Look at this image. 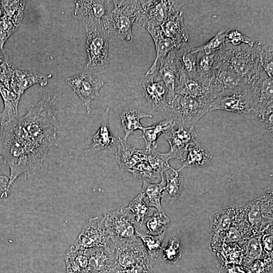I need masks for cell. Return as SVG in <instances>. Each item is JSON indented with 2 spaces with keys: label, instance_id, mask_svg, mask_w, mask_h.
<instances>
[{
  "label": "cell",
  "instance_id": "cell-2",
  "mask_svg": "<svg viewBox=\"0 0 273 273\" xmlns=\"http://www.w3.org/2000/svg\"><path fill=\"white\" fill-rule=\"evenodd\" d=\"M17 121L0 123V157L10 168L9 190L20 175L24 174L26 176L41 166L17 132L15 128Z\"/></svg>",
  "mask_w": 273,
  "mask_h": 273
},
{
  "label": "cell",
  "instance_id": "cell-14",
  "mask_svg": "<svg viewBox=\"0 0 273 273\" xmlns=\"http://www.w3.org/2000/svg\"><path fill=\"white\" fill-rule=\"evenodd\" d=\"M112 244L104 222V215L90 218L83 226L74 246L80 250L105 247Z\"/></svg>",
  "mask_w": 273,
  "mask_h": 273
},
{
  "label": "cell",
  "instance_id": "cell-47",
  "mask_svg": "<svg viewBox=\"0 0 273 273\" xmlns=\"http://www.w3.org/2000/svg\"><path fill=\"white\" fill-rule=\"evenodd\" d=\"M225 42L233 46H238L242 43L253 47L255 41L250 37L242 33L237 30H228L226 31Z\"/></svg>",
  "mask_w": 273,
  "mask_h": 273
},
{
  "label": "cell",
  "instance_id": "cell-20",
  "mask_svg": "<svg viewBox=\"0 0 273 273\" xmlns=\"http://www.w3.org/2000/svg\"><path fill=\"white\" fill-rule=\"evenodd\" d=\"M175 51L170 52L166 57L159 60L160 64L155 76V78L161 80L165 85L167 90V100L168 104L171 102L174 98L175 87L180 70Z\"/></svg>",
  "mask_w": 273,
  "mask_h": 273
},
{
  "label": "cell",
  "instance_id": "cell-40",
  "mask_svg": "<svg viewBox=\"0 0 273 273\" xmlns=\"http://www.w3.org/2000/svg\"><path fill=\"white\" fill-rule=\"evenodd\" d=\"M165 232L161 235L154 236L143 233L140 231L137 236L140 238L152 261L156 260L159 256L161 244L164 240Z\"/></svg>",
  "mask_w": 273,
  "mask_h": 273
},
{
  "label": "cell",
  "instance_id": "cell-38",
  "mask_svg": "<svg viewBox=\"0 0 273 273\" xmlns=\"http://www.w3.org/2000/svg\"><path fill=\"white\" fill-rule=\"evenodd\" d=\"M129 172L132 174L134 177L143 179L151 183H159L163 175L155 170L144 158L133 167Z\"/></svg>",
  "mask_w": 273,
  "mask_h": 273
},
{
  "label": "cell",
  "instance_id": "cell-1",
  "mask_svg": "<svg viewBox=\"0 0 273 273\" xmlns=\"http://www.w3.org/2000/svg\"><path fill=\"white\" fill-rule=\"evenodd\" d=\"M57 114L55 97L44 96L15 123L16 131L41 166L57 138Z\"/></svg>",
  "mask_w": 273,
  "mask_h": 273
},
{
  "label": "cell",
  "instance_id": "cell-28",
  "mask_svg": "<svg viewBox=\"0 0 273 273\" xmlns=\"http://www.w3.org/2000/svg\"><path fill=\"white\" fill-rule=\"evenodd\" d=\"M0 94L4 102V109L0 114V123H8L18 120V105L21 97L2 85H0Z\"/></svg>",
  "mask_w": 273,
  "mask_h": 273
},
{
  "label": "cell",
  "instance_id": "cell-34",
  "mask_svg": "<svg viewBox=\"0 0 273 273\" xmlns=\"http://www.w3.org/2000/svg\"><path fill=\"white\" fill-rule=\"evenodd\" d=\"M175 123L171 120H164L153 125L144 127L142 129L143 134L141 136L145 143L146 150L152 148H157V141L162 134H165L175 126Z\"/></svg>",
  "mask_w": 273,
  "mask_h": 273
},
{
  "label": "cell",
  "instance_id": "cell-10",
  "mask_svg": "<svg viewBox=\"0 0 273 273\" xmlns=\"http://www.w3.org/2000/svg\"><path fill=\"white\" fill-rule=\"evenodd\" d=\"M86 39L85 51L87 60L84 71L104 68L108 66L109 35L102 28L85 29Z\"/></svg>",
  "mask_w": 273,
  "mask_h": 273
},
{
  "label": "cell",
  "instance_id": "cell-49",
  "mask_svg": "<svg viewBox=\"0 0 273 273\" xmlns=\"http://www.w3.org/2000/svg\"><path fill=\"white\" fill-rule=\"evenodd\" d=\"M263 257H272V228L261 234Z\"/></svg>",
  "mask_w": 273,
  "mask_h": 273
},
{
  "label": "cell",
  "instance_id": "cell-32",
  "mask_svg": "<svg viewBox=\"0 0 273 273\" xmlns=\"http://www.w3.org/2000/svg\"><path fill=\"white\" fill-rule=\"evenodd\" d=\"M191 49L190 46L186 44L175 51V56L183 72L190 78L199 82L196 53H192Z\"/></svg>",
  "mask_w": 273,
  "mask_h": 273
},
{
  "label": "cell",
  "instance_id": "cell-35",
  "mask_svg": "<svg viewBox=\"0 0 273 273\" xmlns=\"http://www.w3.org/2000/svg\"><path fill=\"white\" fill-rule=\"evenodd\" d=\"M163 173L165 175L164 191L171 200H176L180 196L184 186V177L177 170L168 166Z\"/></svg>",
  "mask_w": 273,
  "mask_h": 273
},
{
  "label": "cell",
  "instance_id": "cell-4",
  "mask_svg": "<svg viewBox=\"0 0 273 273\" xmlns=\"http://www.w3.org/2000/svg\"><path fill=\"white\" fill-rule=\"evenodd\" d=\"M247 83L252 94L255 118L258 119L272 135V78L260 66L255 75Z\"/></svg>",
  "mask_w": 273,
  "mask_h": 273
},
{
  "label": "cell",
  "instance_id": "cell-29",
  "mask_svg": "<svg viewBox=\"0 0 273 273\" xmlns=\"http://www.w3.org/2000/svg\"><path fill=\"white\" fill-rule=\"evenodd\" d=\"M151 114H147L133 108H124L120 114L122 128L124 131L122 140L126 142L130 135L138 129L143 128L140 120L142 118H152Z\"/></svg>",
  "mask_w": 273,
  "mask_h": 273
},
{
  "label": "cell",
  "instance_id": "cell-43",
  "mask_svg": "<svg viewBox=\"0 0 273 273\" xmlns=\"http://www.w3.org/2000/svg\"><path fill=\"white\" fill-rule=\"evenodd\" d=\"M257 46L260 64L265 72L272 78L273 49L270 42H258Z\"/></svg>",
  "mask_w": 273,
  "mask_h": 273
},
{
  "label": "cell",
  "instance_id": "cell-5",
  "mask_svg": "<svg viewBox=\"0 0 273 273\" xmlns=\"http://www.w3.org/2000/svg\"><path fill=\"white\" fill-rule=\"evenodd\" d=\"M113 9L110 12L103 29L109 36L121 40H132V28L141 7V1H113Z\"/></svg>",
  "mask_w": 273,
  "mask_h": 273
},
{
  "label": "cell",
  "instance_id": "cell-6",
  "mask_svg": "<svg viewBox=\"0 0 273 273\" xmlns=\"http://www.w3.org/2000/svg\"><path fill=\"white\" fill-rule=\"evenodd\" d=\"M210 104L207 100L175 94L163 117L178 127L194 128L195 123L209 111Z\"/></svg>",
  "mask_w": 273,
  "mask_h": 273
},
{
  "label": "cell",
  "instance_id": "cell-31",
  "mask_svg": "<svg viewBox=\"0 0 273 273\" xmlns=\"http://www.w3.org/2000/svg\"><path fill=\"white\" fill-rule=\"evenodd\" d=\"M165 185L164 175L159 183H151L144 180L140 193L143 201L149 206L155 208L160 212H165L161 204Z\"/></svg>",
  "mask_w": 273,
  "mask_h": 273
},
{
  "label": "cell",
  "instance_id": "cell-16",
  "mask_svg": "<svg viewBox=\"0 0 273 273\" xmlns=\"http://www.w3.org/2000/svg\"><path fill=\"white\" fill-rule=\"evenodd\" d=\"M113 245L116 249V263L111 271H126L138 263L151 259L139 239Z\"/></svg>",
  "mask_w": 273,
  "mask_h": 273
},
{
  "label": "cell",
  "instance_id": "cell-42",
  "mask_svg": "<svg viewBox=\"0 0 273 273\" xmlns=\"http://www.w3.org/2000/svg\"><path fill=\"white\" fill-rule=\"evenodd\" d=\"M144 158L161 174H163L165 169L169 166L168 160L170 157L168 153H160L154 148L150 150L144 149Z\"/></svg>",
  "mask_w": 273,
  "mask_h": 273
},
{
  "label": "cell",
  "instance_id": "cell-48",
  "mask_svg": "<svg viewBox=\"0 0 273 273\" xmlns=\"http://www.w3.org/2000/svg\"><path fill=\"white\" fill-rule=\"evenodd\" d=\"M253 262L250 273H267L272 267V257H262Z\"/></svg>",
  "mask_w": 273,
  "mask_h": 273
},
{
  "label": "cell",
  "instance_id": "cell-52",
  "mask_svg": "<svg viewBox=\"0 0 273 273\" xmlns=\"http://www.w3.org/2000/svg\"><path fill=\"white\" fill-rule=\"evenodd\" d=\"M9 176L0 174V196L2 198L7 197L10 191L8 186Z\"/></svg>",
  "mask_w": 273,
  "mask_h": 273
},
{
  "label": "cell",
  "instance_id": "cell-17",
  "mask_svg": "<svg viewBox=\"0 0 273 273\" xmlns=\"http://www.w3.org/2000/svg\"><path fill=\"white\" fill-rule=\"evenodd\" d=\"M157 71L152 74H145L140 80L138 87L149 106L163 116L168 106L167 90L161 80H155Z\"/></svg>",
  "mask_w": 273,
  "mask_h": 273
},
{
  "label": "cell",
  "instance_id": "cell-36",
  "mask_svg": "<svg viewBox=\"0 0 273 273\" xmlns=\"http://www.w3.org/2000/svg\"><path fill=\"white\" fill-rule=\"evenodd\" d=\"M240 246L245 255L244 262H251L263 257V249L261 243V235H255L243 239L240 242Z\"/></svg>",
  "mask_w": 273,
  "mask_h": 273
},
{
  "label": "cell",
  "instance_id": "cell-19",
  "mask_svg": "<svg viewBox=\"0 0 273 273\" xmlns=\"http://www.w3.org/2000/svg\"><path fill=\"white\" fill-rule=\"evenodd\" d=\"M234 210L233 208L222 209L210 216V245L215 252H217L224 243L226 234L232 224Z\"/></svg>",
  "mask_w": 273,
  "mask_h": 273
},
{
  "label": "cell",
  "instance_id": "cell-3",
  "mask_svg": "<svg viewBox=\"0 0 273 273\" xmlns=\"http://www.w3.org/2000/svg\"><path fill=\"white\" fill-rule=\"evenodd\" d=\"M216 55L218 58L227 62L246 83L261 66L256 42L253 47L244 43L233 46L225 42Z\"/></svg>",
  "mask_w": 273,
  "mask_h": 273
},
{
  "label": "cell",
  "instance_id": "cell-30",
  "mask_svg": "<svg viewBox=\"0 0 273 273\" xmlns=\"http://www.w3.org/2000/svg\"><path fill=\"white\" fill-rule=\"evenodd\" d=\"M66 273H88L89 271V258L86 250L76 249L71 246L65 255Z\"/></svg>",
  "mask_w": 273,
  "mask_h": 273
},
{
  "label": "cell",
  "instance_id": "cell-53",
  "mask_svg": "<svg viewBox=\"0 0 273 273\" xmlns=\"http://www.w3.org/2000/svg\"><path fill=\"white\" fill-rule=\"evenodd\" d=\"M111 272V271H110Z\"/></svg>",
  "mask_w": 273,
  "mask_h": 273
},
{
  "label": "cell",
  "instance_id": "cell-27",
  "mask_svg": "<svg viewBox=\"0 0 273 273\" xmlns=\"http://www.w3.org/2000/svg\"><path fill=\"white\" fill-rule=\"evenodd\" d=\"M147 30L154 41L156 52L154 62L145 74L150 75L157 70L158 61L176 49L173 41L163 33L160 26L149 28Z\"/></svg>",
  "mask_w": 273,
  "mask_h": 273
},
{
  "label": "cell",
  "instance_id": "cell-9",
  "mask_svg": "<svg viewBox=\"0 0 273 273\" xmlns=\"http://www.w3.org/2000/svg\"><path fill=\"white\" fill-rule=\"evenodd\" d=\"M180 1H141L135 22L146 29L160 26L170 16L179 11Z\"/></svg>",
  "mask_w": 273,
  "mask_h": 273
},
{
  "label": "cell",
  "instance_id": "cell-22",
  "mask_svg": "<svg viewBox=\"0 0 273 273\" xmlns=\"http://www.w3.org/2000/svg\"><path fill=\"white\" fill-rule=\"evenodd\" d=\"M110 108L107 107L103 113L101 125L98 131L85 141L86 152H96L109 149L115 145L117 139L109 129L108 119Z\"/></svg>",
  "mask_w": 273,
  "mask_h": 273
},
{
  "label": "cell",
  "instance_id": "cell-23",
  "mask_svg": "<svg viewBox=\"0 0 273 273\" xmlns=\"http://www.w3.org/2000/svg\"><path fill=\"white\" fill-rule=\"evenodd\" d=\"M52 74L44 75L36 71L21 70L15 68L10 83V89L20 96L31 86L39 84L46 86Z\"/></svg>",
  "mask_w": 273,
  "mask_h": 273
},
{
  "label": "cell",
  "instance_id": "cell-37",
  "mask_svg": "<svg viewBox=\"0 0 273 273\" xmlns=\"http://www.w3.org/2000/svg\"><path fill=\"white\" fill-rule=\"evenodd\" d=\"M127 210L132 212L133 218L139 228L142 226L147 217L155 211V208L149 206L143 200L140 193L128 204L125 205Z\"/></svg>",
  "mask_w": 273,
  "mask_h": 273
},
{
  "label": "cell",
  "instance_id": "cell-24",
  "mask_svg": "<svg viewBox=\"0 0 273 273\" xmlns=\"http://www.w3.org/2000/svg\"><path fill=\"white\" fill-rule=\"evenodd\" d=\"M160 27L163 33L173 41L176 50L187 44L189 34L181 11L170 16Z\"/></svg>",
  "mask_w": 273,
  "mask_h": 273
},
{
  "label": "cell",
  "instance_id": "cell-50",
  "mask_svg": "<svg viewBox=\"0 0 273 273\" xmlns=\"http://www.w3.org/2000/svg\"><path fill=\"white\" fill-rule=\"evenodd\" d=\"M151 259L144 260L135 265L131 269L126 271L112 272L110 273H153Z\"/></svg>",
  "mask_w": 273,
  "mask_h": 273
},
{
  "label": "cell",
  "instance_id": "cell-12",
  "mask_svg": "<svg viewBox=\"0 0 273 273\" xmlns=\"http://www.w3.org/2000/svg\"><path fill=\"white\" fill-rule=\"evenodd\" d=\"M216 110L237 113L248 119L255 118L253 99L248 84L214 99L210 104L209 111Z\"/></svg>",
  "mask_w": 273,
  "mask_h": 273
},
{
  "label": "cell",
  "instance_id": "cell-13",
  "mask_svg": "<svg viewBox=\"0 0 273 273\" xmlns=\"http://www.w3.org/2000/svg\"><path fill=\"white\" fill-rule=\"evenodd\" d=\"M107 1H75L73 16L78 19L85 29L102 28L110 12L107 10Z\"/></svg>",
  "mask_w": 273,
  "mask_h": 273
},
{
  "label": "cell",
  "instance_id": "cell-18",
  "mask_svg": "<svg viewBox=\"0 0 273 273\" xmlns=\"http://www.w3.org/2000/svg\"><path fill=\"white\" fill-rule=\"evenodd\" d=\"M165 135L170 146L168 152L170 159H175L181 162L185 160L189 148L198 142L194 128L178 126L175 129L173 127Z\"/></svg>",
  "mask_w": 273,
  "mask_h": 273
},
{
  "label": "cell",
  "instance_id": "cell-21",
  "mask_svg": "<svg viewBox=\"0 0 273 273\" xmlns=\"http://www.w3.org/2000/svg\"><path fill=\"white\" fill-rule=\"evenodd\" d=\"M86 252L89 258V271L108 273L112 270L115 265L116 252L112 243L107 246L86 250Z\"/></svg>",
  "mask_w": 273,
  "mask_h": 273
},
{
  "label": "cell",
  "instance_id": "cell-26",
  "mask_svg": "<svg viewBox=\"0 0 273 273\" xmlns=\"http://www.w3.org/2000/svg\"><path fill=\"white\" fill-rule=\"evenodd\" d=\"M174 92L175 94L205 100L211 103L213 101L207 88L198 81L187 76L181 68Z\"/></svg>",
  "mask_w": 273,
  "mask_h": 273
},
{
  "label": "cell",
  "instance_id": "cell-7",
  "mask_svg": "<svg viewBox=\"0 0 273 273\" xmlns=\"http://www.w3.org/2000/svg\"><path fill=\"white\" fill-rule=\"evenodd\" d=\"M208 90L213 101L244 87L246 83L225 61L216 60L210 73L201 82Z\"/></svg>",
  "mask_w": 273,
  "mask_h": 273
},
{
  "label": "cell",
  "instance_id": "cell-45",
  "mask_svg": "<svg viewBox=\"0 0 273 273\" xmlns=\"http://www.w3.org/2000/svg\"><path fill=\"white\" fill-rule=\"evenodd\" d=\"M226 31L221 30L208 41L197 48H192L191 52H202L206 55L213 54L222 48L225 43Z\"/></svg>",
  "mask_w": 273,
  "mask_h": 273
},
{
  "label": "cell",
  "instance_id": "cell-46",
  "mask_svg": "<svg viewBox=\"0 0 273 273\" xmlns=\"http://www.w3.org/2000/svg\"><path fill=\"white\" fill-rule=\"evenodd\" d=\"M197 73L199 82L206 77L212 70L216 60V53L206 55L202 52L196 53Z\"/></svg>",
  "mask_w": 273,
  "mask_h": 273
},
{
  "label": "cell",
  "instance_id": "cell-8",
  "mask_svg": "<svg viewBox=\"0 0 273 273\" xmlns=\"http://www.w3.org/2000/svg\"><path fill=\"white\" fill-rule=\"evenodd\" d=\"M104 222L113 245L138 239L139 228L125 205L105 214Z\"/></svg>",
  "mask_w": 273,
  "mask_h": 273
},
{
  "label": "cell",
  "instance_id": "cell-39",
  "mask_svg": "<svg viewBox=\"0 0 273 273\" xmlns=\"http://www.w3.org/2000/svg\"><path fill=\"white\" fill-rule=\"evenodd\" d=\"M144 222L148 230L147 234L157 236L165 232L170 219L165 212H160L157 210L147 217Z\"/></svg>",
  "mask_w": 273,
  "mask_h": 273
},
{
  "label": "cell",
  "instance_id": "cell-41",
  "mask_svg": "<svg viewBox=\"0 0 273 273\" xmlns=\"http://www.w3.org/2000/svg\"><path fill=\"white\" fill-rule=\"evenodd\" d=\"M23 16H11L3 15L0 18V49L20 24Z\"/></svg>",
  "mask_w": 273,
  "mask_h": 273
},
{
  "label": "cell",
  "instance_id": "cell-11",
  "mask_svg": "<svg viewBox=\"0 0 273 273\" xmlns=\"http://www.w3.org/2000/svg\"><path fill=\"white\" fill-rule=\"evenodd\" d=\"M272 191L268 189L259 197L243 205L249 223L256 235L272 228Z\"/></svg>",
  "mask_w": 273,
  "mask_h": 273
},
{
  "label": "cell",
  "instance_id": "cell-25",
  "mask_svg": "<svg viewBox=\"0 0 273 273\" xmlns=\"http://www.w3.org/2000/svg\"><path fill=\"white\" fill-rule=\"evenodd\" d=\"M115 145L117 150L115 157L121 171H129L144 158V150L131 147L119 136Z\"/></svg>",
  "mask_w": 273,
  "mask_h": 273
},
{
  "label": "cell",
  "instance_id": "cell-15",
  "mask_svg": "<svg viewBox=\"0 0 273 273\" xmlns=\"http://www.w3.org/2000/svg\"><path fill=\"white\" fill-rule=\"evenodd\" d=\"M66 82L78 96L87 114H89L92 101L100 97L99 92L104 84L103 81L83 71L66 78Z\"/></svg>",
  "mask_w": 273,
  "mask_h": 273
},
{
  "label": "cell",
  "instance_id": "cell-51",
  "mask_svg": "<svg viewBox=\"0 0 273 273\" xmlns=\"http://www.w3.org/2000/svg\"><path fill=\"white\" fill-rule=\"evenodd\" d=\"M243 239V237L240 231L232 223L226 234L224 243H236L240 242Z\"/></svg>",
  "mask_w": 273,
  "mask_h": 273
},
{
  "label": "cell",
  "instance_id": "cell-33",
  "mask_svg": "<svg viewBox=\"0 0 273 273\" xmlns=\"http://www.w3.org/2000/svg\"><path fill=\"white\" fill-rule=\"evenodd\" d=\"M210 153L198 142L190 147L182 166L177 169L181 171L186 167H203L209 164L212 159Z\"/></svg>",
  "mask_w": 273,
  "mask_h": 273
},
{
  "label": "cell",
  "instance_id": "cell-44",
  "mask_svg": "<svg viewBox=\"0 0 273 273\" xmlns=\"http://www.w3.org/2000/svg\"><path fill=\"white\" fill-rule=\"evenodd\" d=\"M182 254V245L176 235H172L168 243L162 249L164 260L170 263H176L179 260Z\"/></svg>",
  "mask_w": 273,
  "mask_h": 273
}]
</instances>
